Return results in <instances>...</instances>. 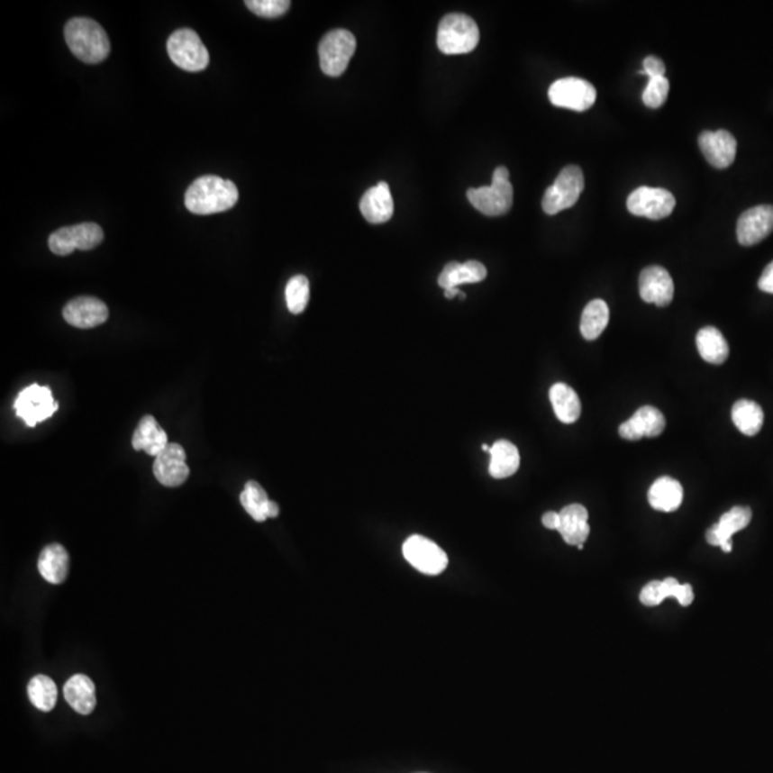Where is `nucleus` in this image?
Instances as JSON below:
<instances>
[{"label":"nucleus","mask_w":773,"mask_h":773,"mask_svg":"<svg viewBox=\"0 0 773 773\" xmlns=\"http://www.w3.org/2000/svg\"><path fill=\"white\" fill-rule=\"evenodd\" d=\"M585 189V177L577 165L563 168L554 184L544 192L543 211L547 215L571 208L577 203Z\"/></svg>","instance_id":"6"},{"label":"nucleus","mask_w":773,"mask_h":773,"mask_svg":"<svg viewBox=\"0 0 773 773\" xmlns=\"http://www.w3.org/2000/svg\"><path fill=\"white\" fill-rule=\"evenodd\" d=\"M59 408V403L53 400L50 386L32 384L21 391L14 401V412L26 425L35 427L38 423H43L52 417Z\"/></svg>","instance_id":"9"},{"label":"nucleus","mask_w":773,"mask_h":773,"mask_svg":"<svg viewBox=\"0 0 773 773\" xmlns=\"http://www.w3.org/2000/svg\"><path fill=\"white\" fill-rule=\"evenodd\" d=\"M240 500L245 512L251 515L255 522L262 523L267 520L265 509H267L269 498L259 483H257V481H248L244 491L241 493Z\"/></svg>","instance_id":"33"},{"label":"nucleus","mask_w":773,"mask_h":773,"mask_svg":"<svg viewBox=\"0 0 773 773\" xmlns=\"http://www.w3.org/2000/svg\"><path fill=\"white\" fill-rule=\"evenodd\" d=\"M609 307L603 300H593L583 310L580 320V332L587 341H593L602 335L609 324Z\"/></svg>","instance_id":"31"},{"label":"nucleus","mask_w":773,"mask_h":773,"mask_svg":"<svg viewBox=\"0 0 773 773\" xmlns=\"http://www.w3.org/2000/svg\"><path fill=\"white\" fill-rule=\"evenodd\" d=\"M520 454L517 447L507 440H498L490 450V471L491 477L507 478L512 477L515 471L519 470Z\"/></svg>","instance_id":"28"},{"label":"nucleus","mask_w":773,"mask_h":773,"mask_svg":"<svg viewBox=\"0 0 773 773\" xmlns=\"http://www.w3.org/2000/svg\"><path fill=\"white\" fill-rule=\"evenodd\" d=\"M168 446L169 441H168L167 432L160 427L157 418L152 415H143L133 432V449L136 451H145L148 456L157 459Z\"/></svg>","instance_id":"22"},{"label":"nucleus","mask_w":773,"mask_h":773,"mask_svg":"<svg viewBox=\"0 0 773 773\" xmlns=\"http://www.w3.org/2000/svg\"><path fill=\"white\" fill-rule=\"evenodd\" d=\"M551 405L554 414L565 424H573L582 414V403L570 386L565 383L554 384L550 388Z\"/></svg>","instance_id":"27"},{"label":"nucleus","mask_w":773,"mask_h":773,"mask_svg":"<svg viewBox=\"0 0 773 773\" xmlns=\"http://www.w3.org/2000/svg\"><path fill=\"white\" fill-rule=\"evenodd\" d=\"M28 695L32 705L42 712H50L58 699V687L50 678L38 675L29 682Z\"/></svg>","instance_id":"32"},{"label":"nucleus","mask_w":773,"mask_h":773,"mask_svg":"<svg viewBox=\"0 0 773 773\" xmlns=\"http://www.w3.org/2000/svg\"><path fill=\"white\" fill-rule=\"evenodd\" d=\"M265 514H267V519H276L277 515L279 514V507L276 502H272L269 500L268 505H267V509H265Z\"/></svg>","instance_id":"42"},{"label":"nucleus","mask_w":773,"mask_h":773,"mask_svg":"<svg viewBox=\"0 0 773 773\" xmlns=\"http://www.w3.org/2000/svg\"><path fill=\"white\" fill-rule=\"evenodd\" d=\"M732 420L739 432L745 436L752 437L762 429L765 415H763L762 407L755 401L739 400L732 407Z\"/></svg>","instance_id":"30"},{"label":"nucleus","mask_w":773,"mask_h":773,"mask_svg":"<svg viewBox=\"0 0 773 773\" xmlns=\"http://www.w3.org/2000/svg\"><path fill=\"white\" fill-rule=\"evenodd\" d=\"M639 293L644 303L668 307L675 296V286L668 269L659 265L644 268L639 277Z\"/></svg>","instance_id":"14"},{"label":"nucleus","mask_w":773,"mask_h":773,"mask_svg":"<svg viewBox=\"0 0 773 773\" xmlns=\"http://www.w3.org/2000/svg\"><path fill=\"white\" fill-rule=\"evenodd\" d=\"M560 515V524H559V533L563 537V541L570 546H582L587 541L590 534L589 513L586 510L585 505H566L565 509L559 513Z\"/></svg>","instance_id":"21"},{"label":"nucleus","mask_w":773,"mask_h":773,"mask_svg":"<svg viewBox=\"0 0 773 773\" xmlns=\"http://www.w3.org/2000/svg\"><path fill=\"white\" fill-rule=\"evenodd\" d=\"M65 39L70 52L89 65L104 62L111 52L106 32L98 22L89 18L70 19L65 26Z\"/></svg>","instance_id":"2"},{"label":"nucleus","mask_w":773,"mask_h":773,"mask_svg":"<svg viewBox=\"0 0 773 773\" xmlns=\"http://www.w3.org/2000/svg\"><path fill=\"white\" fill-rule=\"evenodd\" d=\"M155 477L165 487H178L189 477V466L186 464V453L178 442H169V446L155 459Z\"/></svg>","instance_id":"13"},{"label":"nucleus","mask_w":773,"mask_h":773,"mask_svg":"<svg viewBox=\"0 0 773 773\" xmlns=\"http://www.w3.org/2000/svg\"><path fill=\"white\" fill-rule=\"evenodd\" d=\"M644 75L649 77H665L666 67L662 59H659L656 56H648L643 62Z\"/></svg>","instance_id":"39"},{"label":"nucleus","mask_w":773,"mask_h":773,"mask_svg":"<svg viewBox=\"0 0 773 773\" xmlns=\"http://www.w3.org/2000/svg\"><path fill=\"white\" fill-rule=\"evenodd\" d=\"M168 53L172 62L186 72H201L209 63V52L192 29H178L167 43Z\"/></svg>","instance_id":"7"},{"label":"nucleus","mask_w":773,"mask_h":773,"mask_svg":"<svg viewBox=\"0 0 773 773\" xmlns=\"http://www.w3.org/2000/svg\"><path fill=\"white\" fill-rule=\"evenodd\" d=\"M752 520V510L743 505H738L722 515L714 526L706 532L707 543L721 547L724 553L732 551V536L741 530L746 529Z\"/></svg>","instance_id":"18"},{"label":"nucleus","mask_w":773,"mask_h":773,"mask_svg":"<svg viewBox=\"0 0 773 773\" xmlns=\"http://www.w3.org/2000/svg\"><path fill=\"white\" fill-rule=\"evenodd\" d=\"M669 95V80L665 77H651L643 92V104L649 108H660Z\"/></svg>","instance_id":"35"},{"label":"nucleus","mask_w":773,"mask_h":773,"mask_svg":"<svg viewBox=\"0 0 773 773\" xmlns=\"http://www.w3.org/2000/svg\"><path fill=\"white\" fill-rule=\"evenodd\" d=\"M481 450H483V451H488V453H490L491 447H488L487 444H483V446H481Z\"/></svg>","instance_id":"44"},{"label":"nucleus","mask_w":773,"mask_h":773,"mask_svg":"<svg viewBox=\"0 0 773 773\" xmlns=\"http://www.w3.org/2000/svg\"><path fill=\"white\" fill-rule=\"evenodd\" d=\"M676 206L675 196L668 189L641 186L634 189L627 198L629 213L636 216H644L649 220H663L673 213Z\"/></svg>","instance_id":"12"},{"label":"nucleus","mask_w":773,"mask_h":773,"mask_svg":"<svg viewBox=\"0 0 773 773\" xmlns=\"http://www.w3.org/2000/svg\"><path fill=\"white\" fill-rule=\"evenodd\" d=\"M286 307L289 313H304L310 301V283L307 277L296 276L289 279L286 288Z\"/></svg>","instance_id":"34"},{"label":"nucleus","mask_w":773,"mask_h":773,"mask_svg":"<svg viewBox=\"0 0 773 773\" xmlns=\"http://www.w3.org/2000/svg\"><path fill=\"white\" fill-rule=\"evenodd\" d=\"M403 554L405 560L422 571L424 575L437 576L446 570L449 565V558L446 551L442 550L441 547L437 546L434 541L425 539V537L415 536L408 537L403 546Z\"/></svg>","instance_id":"11"},{"label":"nucleus","mask_w":773,"mask_h":773,"mask_svg":"<svg viewBox=\"0 0 773 773\" xmlns=\"http://www.w3.org/2000/svg\"><path fill=\"white\" fill-rule=\"evenodd\" d=\"M245 5L252 14H258L261 18L272 19L283 16L291 6V2L288 0H247Z\"/></svg>","instance_id":"36"},{"label":"nucleus","mask_w":773,"mask_h":773,"mask_svg":"<svg viewBox=\"0 0 773 773\" xmlns=\"http://www.w3.org/2000/svg\"><path fill=\"white\" fill-rule=\"evenodd\" d=\"M697 351L709 364L721 366L729 357L728 341L718 328L705 327L696 335Z\"/></svg>","instance_id":"29"},{"label":"nucleus","mask_w":773,"mask_h":773,"mask_svg":"<svg viewBox=\"0 0 773 773\" xmlns=\"http://www.w3.org/2000/svg\"><path fill=\"white\" fill-rule=\"evenodd\" d=\"M772 231L773 205L753 206L739 216L736 233L739 244L743 247L759 244L760 241L769 237Z\"/></svg>","instance_id":"15"},{"label":"nucleus","mask_w":773,"mask_h":773,"mask_svg":"<svg viewBox=\"0 0 773 773\" xmlns=\"http://www.w3.org/2000/svg\"><path fill=\"white\" fill-rule=\"evenodd\" d=\"M541 523H543V526L549 530H559V524H560V515L556 512H547L544 513L543 517H541Z\"/></svg>","instance_id":"41"},{"label":"nucleus","mask_w":773,"mask_h":773,"mask_svg":"<svg viewBox=\"0 0 773 773\" xmlns=\"http://www.w3.org/2000/svg\"><path fill=\"white\" fill-rule=\"evenodd\" d=\"M63 318L72 327L87 330L106 323L109 318V310L106 304L98 298L77 296L65 305Z\"/></svg>","instance_id":"16"},{"label":"nucleus","mask_w":773,"mask_h":773,"mask_svg":"<svg viewBox=\"0 0 773 773\" xmlns=\"http://www.w3.org/2000/svg\"><path fill=\"white\" fill-rule=\"evenodd\" d=\"M662 587L665 599L675 597L682 606H689L694 602V590L690 585H680L676 578L669 577L662 580Z\"/></svg>","instance_id":"37"},{"label":"nucleus","mask_w":773,"mask_h":773,"mask_svg":"<svg viewBox=\"0 0 773 773\" xmlns=\"http://www.w3.org/2000/svg\"><path fill=\"white\" fill-rule=\"evenodd\" d=\"M68 704L80 714H89L96 706L95 685L87 676L75 675L63 687Z\"/></svg>","instance_id":"26"},{"label":"nucleus","mask_w":773,"mask_h":773,"mask_svg":"<svg viewBox=\"0 0 773 773\" xmlns=\"http://www.w3.org/2000/svg\"><path fill=\"white\" fill-rule=\"evenodd\" d=\"M758 286L762 289L763 293L773 294V261L763 271Z\"/></svg>","instance_id":"40"},{"label":"nucleus","mask_w":773,"mask_h":773,"mask_svg":"<svg viewBox=\"0 0 773 773\" xmlns=\"http://www.w3.org/2000/svg\"><path fill=\"white\" fill-rule=\"evenodd\" d=\"M237 185L215 175H205L192 182L185 194V206L196 215L225 213L237 205Z\"/></svg>","instance_id":"1"},{"label":"nucleus","mask_w":773,"mask_h":773,"mask_svg":"<svg viewBox=\"0 0 773 773\" xmlns=\"http://www.w3.org/2000/svg\"><path fill=\"white\" fill-rule=\"evenodd\" d=\"M39 573L46 582L60 585L69 571V556L65 547L53 543L46 546L38 560Z\"/></svg>","instance_id":"23"},{"label":"nucleus","mask_w":773,"mask_h":773,"mask_svg":"<svg viewBox=\"0 0 773 773\" xmlns=\"http://www.w3.org/2000/svg\"><path fill=\"white\" fill-rule=\"evenodd\" d=\"M480 41V31L473 18L463 14H446L437 32V46L446 55L473 52Z\"/></svg>","instance_id":"3"},{"label":"nucleus","mask_w":773,"mask_h":773,"mask_svg":"<svg viewBox=\"0 0 773 773\" xmlns=\"http://www.w3.org/2000/svg\"><path fill=\"white\" fill-rule=\"evenodd\" d=\"M649 505L658 512L670 513L679 509L683 502V487L672 477H660L651 485L648 493Z\"/></svg>","instance_id":"25"},{"label":"nucleus","mask_w":773,"mask_h":773,"mask_svg":"<svg viewBox=\"0 0 773 773\" xmlns=\"http://www.w3.org/2000/svg\"><path fill=\"white\" fill-rule=\"evenodd\" d=\"M487 277V269L478 261L450 262L439 276L442 289L457 288L461 284L481 283Z\"/></svg>","instance_id":"24"},{"label":"nucleus","mask_w":773,"mask_h":773,"mask_svg":"<svg viewBox=\"0 0 773 773\" xmlns=\"http://www.w3.org/2000/svg\"><path fill=\"white\" fill-rule=\"evenodd\" d=\"M359 211L369 223H384L391 220L394 214V201L390 186L380 182L362 196Z\"/></svg>","instance_id":"20"},{"label":"nucleus","mask_w":773,"mask_h":773,"mask_svg":"<svg viewBox=\"0 0 773 773\" xmlns=\"http://www.w3.org/2000/svg\"><path fill=\"white\" fill-rule=\"evenodd\" d=\"M460 294L461 291L459 288L444 289V296H446V298H449V300H453V298H456V296H460Z\"/></svg>","instance_id":"43"},{"label":"nucleus","mask_w":773,"mask_h":773,"mask_svg":"<svg viewBox=\"0 0 773 773\" xmlns=\"http://www.w3.org/2000/svg\"><path fill=\"white\" fill-rule=\"evenodd\" d=\"M666 427L665 415L658 408L644 405L619 427L622 439L638 441L643 437H658Z\"/></svg>","instance_id":"19"},{"label":"nucleus","mask_w":773,"mask_h":773,"mask_svg":"<svg viewBox=\"0 0 773 773\" xmlns=\"http://www.w3.org/2000/svg\"><path fill=\"white\" fill-rule=\"evenodd\" d=\"M467 198L485 215L500 216L509 213L513 206V185L507 168H496L490 186L468 189Z\"/></svg>","instance_id":"4"},{"label":"nucleus","mask_w":773,"mask_h":773,"mask_svg":"<svg viewBox=\"0 0 773 773\" xmlns=\"http://www.w3.org/2000/svg\"><path fill=\"white\" fill-rule=\"evenodd\" d=\"M597 98V92L587 80L580 77H563L551 85L549 99L554 106L585 112L592 108Z\"/></svg>","instance_id":"10"},{"label":"nucleus","mask_w":773,"mask_h":773,"mask_svg":"<svg viewBox=\"0 0 773 773\" xmlns=\"http://www.w3.org/2000/svg\"><path fill=\"white\" fill-rule=\"evenodd\" d=\"M356 48V36L347 29L328 32L318 46L321 70L328 77H341L349 68Z\"/></svg>","instance_id":"5"},{"label":"nucleus","mask_w":773,"mask_h":773,"mask_svg":"<svg viewBox=\"0 0 773 773\" xmlns=\"http://www.w3.org/2000/svg\"><path fill=\"white\" fill-rule=\"evenodd\" d=\"M699 148L712 167L724 169L735 162L738 143L735 136L723 129L716 132L705 131L699 136Z\"/></svg>","instance_id":"17"},{"label":"nucleus","mask_w":773,"mask_h":773,"mask_svg":"<svg viewBox=\"0 0 773 773\" xmlns=\"http://www.w3.org/2000/svg\"><path fill=\"white\" fill-rule=\"evenodd\" d=\"M104 241V230L98 223H77L74 227L60 228L50 237V250L53 254H72L75 250L91 251Z\"/></svg>","instance_id":"8"},{"label":"nucleus","mask_w":773,"mask_h":773,"mask_svg":"<svg viewBox=\"0 0 773 773\" xmlns=\"http://www.w3.org/2000/svg\"><path fill=\"white\" fill-rule=\"evenodd\" d=\"M663 600H666L665 593H663L662 582L659 580L648 583L641 592V602L644 606H658Z\"/></svg>","instance_id":"38"}]
</instances>
